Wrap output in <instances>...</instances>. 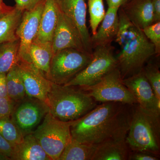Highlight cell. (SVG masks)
Here are the masks:
<instances>
[{
  "label": "cell",
  "instance_id": "11",
  "mask_svg": "<svg viewBox=\"0 0 160 160\" xmlns=\"http://www.w3.org/2000/svg\"><path fill=\"white\" fill-rule=\"evenodd\" d=\"M44 3L45 0H43L34 9L25 11L23 13L17 32L20 40L19 59L22 61L32 62L29 49L38 32Z\"/></svg>",
  "mask_w": 160,
  "mask_h": 160
},
{
  "label": "cell",
  "instance_id": "25",
  "mask_svg": "<svg viewBox=\"0 0 160 160\" xmlns=\"http://www.w3.org/2000/svg\"><path fill=\"white\" fill-rule=\"evenodd\" d=\"M0 135L13 146L19 143L23 138L10 117L0 118Z\"/></svg>",
  "mask_w": 160,
  "mask_h": 160
},
{
  "label": "cell",
  "instance_id": "12",
  "mask_svg": "<svg viewBox=\"0 0 160 160\" xmlns=\"http://www.w3.org/2000/svg\"><path fill=\"white\" fill-rule=\"evenodd\" d=\"M60 11L78 33L85 50L92 53L91 36L86 25L85 0H57Z\"/></svg>",
  "mask_w": 160,
  "mask_h": 160
},
{
  "label": "cell",
  "instance_id": "9",
  "mask_svg": "<svg viewBox=\"0 0 160 160\" xmlns=\"http://www.w3.org/2000/svg\"><path fill=\"white\" fill-rule=\"evenodd\" d=\"M48 112L46 103L26 97L17 103L10 117L24 137L32 133Z\"/></svg>",
  "mask_w": 160,
  "mask_h": 160
},
{
  "label": "cell",
  "instance_id": "3",
  "mask_svg": "<svg viewBox=\"0 0 160 160\" xmlns=\"http://www.w3.org/2000/svg\"><path fill=\"white\" fill-rule=\"evenodd\" d=\"M46 103L53 117L65 122L79 119L97 106L93 98L82 87L52 82Z\"/></svg>",
  "mask_w": 160,
  "mask_h": 160
},
{
  "label": "cell",
  "instance_id": "32",
  "mask_svg": "<svg viewBox=\"0 0 160 160\" xmlns=\"http://www.w3.org/2000/svg\"><path fill=\"white\" fill-rule=\"evenodd\" d=\"M13 146L0 135V153L11 158Z\"/></svg>",
  "mask_w": 160,
  "mask_h": 160
},
{
  "label": "cell",
  "instance_id": "13",
  "mask_svg": "<svg viewBox=\"0 0 160 160\" xmlns=\"http://www.w3.org/2000/svg\"><path fill=\"white\" fill-rule=\"evenodd\" d=\"M17 66L25 86L26 96L46 103L52 82L31 62L19 59Z\"/></svg>",
  "mask_w": 160,
  "mask_h": 160
},
{
  "label": "cell",
  "instance_id": "21",
  "mask_svg": "<svg viewBox=\"0 0 160 160\" xmlns=\"http://www.w3.org/2000/svg\"><path fill=\"white\" fill-rule=\"evenodd\" d=\"M24 12L14 7L0 19V44L19 39L17 32Z\"/></svg>",
  "mask_w": 160,
  "mask_h": 160
},
{
  "label": "cell",
  "instance_id": "26",
  "mask_svg": "<svg viewBox=\"0 0 160 160\" xmlns=\"http://www.w3.org/2000/svg\"><path fill=\"white\" fill-rule=\"evenodd\" d=\"M88 8L90 17V26L92 35L96 33L98 27L102 22L105 14L103 0H88Z\"/></svg>",
  "mask_w": 160,
  "mask_h": 160
},
{
  "label": "cell",
  "instance_id": "14",
  "mask_svg": "<svg viewBox=\"0 0 160 160\" xmlns=\"http://www.w3.org/2000/svg\"><path fill=\"white\" fill-rule=\"evenodd\" d=\"M52 43L53 54L69 48L86 52L76 29L60 10Z\"/></svg>",
  "mask_w": 160,
  "mask_h": 160
},
{
  "label": "cell",
  "instance_id": "28",
  "mask_svg": "<svg viewBox=\"0 0 160 160\" xmlns=\"http://www.w3.org/2000/svg\"><path fill=\"white\" fill-rule=\"evenodd\" d=\"M142 30L146 38L154 45L156 54L158 56L160 54V22L152 23Z\"/></svg>",
  "mask_w": 160,
  "mask_h": 160
},
{
  "label": "cell",
  "instance_id": "37",
  "mask_svg": "<svg viewBox=\"0 0 160 160\" xmlns=\"http://www.w3.org/2000/svg\"><path fill=\"white\" fill-rule=\"evenodd\" d=\"M10 160L9 158L7 157L6 156L0 153V160Z\"/></svg>",
  "mask_w": 160,
  "mask_h": 160
},
{
  "label": "cell",
  "instance_id": "19",
  "mask_svg": "<svg viewBox=\"0 0 160 160\" xmlns=\"http://www.w3.org/2000/svg\"><path fill=\"white\" fill-rule=\"evenodd\" d=\"M29 54L32 62L46 78L53 54L52 42L35 39L30 46Z\"/></svg>",
  "mask_w": 160,
  "mask_h": 160
},
{
  "label": "cell",
  "instance_id": "20",
  "mask_svg": "<svg viewBox=\"0 0 160 160\" xmlns=\"http://www.w3.org/2000/svg\"><path fill=\"white\" fill-rule=\"evenodd\" d=\"M130 151L126 139L107 142L97 146L92 160H128Z\"/></svg>",
  "mask_w": 160,
  "mask_h": 160
},
{
  "label": "cell",
  "instance_id": "36",
  "mask_svg": "<svg viewBox=\"0 0 160 160\" xmlns=\"http://www.w3.org/2000/svg\"><path fill=\"white\" fill-rule=\"evenodd\" d=\"M14 8V7L7 6L3 2V1H0V19L9 13Z\"/></svg>",
  "mask_w": 160,
  "mask_h": 160
},
{
  "label": "cell",
  "instance_id": "31",
  "mask_svg": "<svg viewBox=\"0 0 160 160\" xmlns=\"http://www.w3.org/2000/svg\"><path fill=\"white\" fill-rule=\"evenodd\" d=\"M160 158L140 151H130L128 160H159Z\"/></svg>",
  "mask_w": 160,
  "mask_h": 160
},
{
  "label": "cell",
  "instance_id": "17",
  "mask_svg": "<svg viewBox=\"0 0 160 160\" xmlns=\"http://www.w3.org/2000/svg\"><path fill=\"white\" fill-rule=\"evenodd\" d=\"M10 160H51L32 133L24 136L13 146Z\"/></svg>",
  "mask_w": 160,
  "mask_h": 160
},
{
  "label": "cell",
  "instance_id": "2",
  "mask_svg": "<svg viewBox=\"0 0 160 160\" xmlns=\"http://www.w3.org/2000/svg\"><path fill=\"white\" fill-rule=\"evenodd\" d=\"M118 17V31L114 40L120 47L116 58L123 79L141 71L156 54L154 45L142 29L128 19L121 8Z\"/></svg>",
  "mask_w": 160,
  "mask_h": 160
},
{
  "label": "cell",
  "instance_id": "30",
  "mask_svg": "<svg viewBox=\"0 0 160 160\" xmlns=\"http://www.w3.org/2000/svg\"><path fill=\"white\" fill-rule=\"evenodd\" d=\"M15 7L23 11H30L41 3L43 0H14Z\"/></svg>",
  "mask_w": 160,
  "mask_h": 160
},
{
  "label": "cell",
  "instance_id": "5",
  "mask_svg": "<svg viewBox=\"0 0 160 160\" xmlns=\"http://www.w3.org/2000/svg\"><path fill=\"white\" fill-rule=\"evenodd\" d=\"M32 132L51 160H59L72 138L70 126L72 122H65L53 117L49 112Z\"/></svg>",
  "mask_w": 160,
  "mask_h": 160
},
{
  "label": "cell",
  "instance_id": "35",
  "mask_svg": "<svg viewBox=\"0 0 160 160\" xmlns=\"http://www.w3.org/2000/svg\"><path fill=\"white\" fill-rule=\"evenodd\" d=\"M129 0H106L108 8L119 9Z\"/></svg>",
  "mask_w": 160,
  "mask_h": 160
},
{
  "label": "cell",
  "instance_id": "22",
  "mask_svg": "<svg viewBox=\"0 0 160 160\" xmlns=\"http://www.w3.org/2000/svg\"><path fill=\"white\" fill-rule=\"evenodd\" d=\"M97 146L80 142L73 139L67 145L59 160H92Z\"/></svg>",
  "mask_w": 160,
  "mask_h": 160
},
{
  "label": "cell",
  "instance_id": "29",
  "mask_svg": "<svg viewBox=\"0 0 160 160\" xmlns=\"http://www.w3.org/2000/svg\"><path fill=\"white\" fill-rule=\"evenodd\" d=\"M16 104L9 97L0 98V118L11 117Z\"/></svg>",
  "mask_w": 160,
  "mask_h": 160
},
{
  "label": "cell",
  "instance_id": "15",
  "mask_svg": "<svg viewBox=\"0 0 160 160\" xmlns=\"http://www.w3.org/2000/svg\"><path fill=\"white\" fill-rule=\"evenodd\" d=\"M120 8L128 19L140 29L154 23L152 0H129Z\"/></svg>",
  "mask_w": 160,
  "mask_h": 160
},
{
  "label": "cell",
  "instance_id": "1",
  "mask_svg": "<svg viewBox=\"0 0 160 160\" xmlns=\"http://www.w3.org/2000/svg\"><path fill=\"white\" fill-rule=\"evenodd\" d=\"M133 105L107 102L97 106L82 117L72 122V139L97 146L126 139Z\"/></svg>",
  "mask_w": 160,
  "mask_h": 160
},
{
  "label": "cell",
  "instance_id": "8",
  "mask_svg": "<svg viewBox=\"0 0 160 160\" xmlns=\"http://www.w3.org/2000/svg\"><path fill=\"white\" fill-rule=\"evenodd\" d=\"M82 88L97 102H118L131 105L137 104L133 96L123 83L118 67L110 72L96 85Z\"/></svg>",
  "mask_w": 160,
  "mask_h": 160
},
{
  "label": "cell",
  "instance_id": "34",
  "mask_svg": "<svg viewBox=\"0 0 160 160\" xmlns=\"http://www.w3.org/2000/svg\"><path fill=\"white\" fill-rule=\"evenodd\" d=\"M154 23L160 22V0H152Z\"/></svg>",
  "mask_w": 160,
  "mask_h": 160
},
{
  "label": "cell",
  "instance_id": "23",
  "mask_svg": "<svg viewBox=\"0 0 160 160\" xmlns=\"http://www.w3.org/2000/svg\"><path fill=\"white\" fill-rule=\"evenodd\" d=\"M20 40L0 44V73H7L19 60Z\"/></svg>",
  "mask_w": 160,
  "mask_h": 160
},
{
  "label": "cell",
  "instance_id": "33",
  "mask_svg": "<svg viewBox=\"0 0 160 160\" xmlns=\"http://www.w3.org/2000/svg\"><path fill=\"white\" fill-rule=\"evenodd\" d=\"M6 97H8L6 84V73H0V98Z\"/></svg>",
  "mask_w": 160,
  "mask_h": 160
},
{
  "label": "cell",
  "instance_id": "24",
  "mask_svg": "<svg viewBox=\"0 0 160 160\" xmlns=\"http://www.w3.org/2000/svg\"><path fill=\"white\" fill-rule=\"evenodd\" d=\"M6 84L8 97L12 101L18 103L27 97L17 65L6 73Z\"/></svg>",
  "mask_w": 160,
  "mask_h": 160
},
{
  "label": "cell",
  "instance_id": "10",
  "mask_svg": "<svg viewBox=\"0 0 160 160\" xmlns=\"http://www.w3.org/2000/svg\"><path fill=\"white\" fill-rule=\"evenodd\" d=\"M123 82L141 109L152 115L160 117V102L145 76L143 69L138 73L123 79Z\"/></svg>",
  "mask_w": 160,
  "mask_h": 160
},
{
  "label": "cell",
  "instance_id": "7",
  "mask_svg": "<svg viewBox=\"0 0 160 160\" xmlns=\"http://www.w3.org/2000/svg\"><path fill=\"white\" fill-rule=\"evenodd\" d=\"M117 59L111 44L92 48L90 62L66 86L89 87L98 83L104 77L118 68Z\"/></svg>",
  "mask_w": 160,
  "mask_h": 160
},
{
  "label": "cell",
  "instance_id": "38",
  "mask_svg": "<svg viewBox=\"0 0 160 160\" xmlns=\"http://www.w3.org/2000/svg\"><path fill=\"white\" fill-rule=\"evenodd\" d=\"M0 1H3V0H0Z\"/></svg>",
  "mask_w": 160,
  "mask_h": 160
},
{
  "label": "cell",
  "instance_id": "16",
  "mask_svg": "<svg viewBox=\"0 0 160 160\" xmlns=\"http://www.w3.org/2000/svg\"><path fill=\"white\" fill-rule=\"evenodd\" d=\"M119 9L108 8L96 33L91 37L92 48L96 46L111 44L119 29Z\"/></svg>",
  "mask_w": 160,
  "mask_h": 160
},
{
  "label": "cell",
  "instance_id": "18",
  "mask_svg": "<svg viewBox=\"0 0 160 160\" xmlns=\"http://www.w3.org/2000/svg\"><path fill=\"white\" fill-rule=\"evenodd\" d=\"M59 11L57 0H45L38 32L35 39L41 42H52Z\"/></svg>",
  "mask_w": 160,
  "mask_h": 160
},
{
  "label": "cell",
  "instance_id": "6",
  "mask_svg": "<svg viewBox=\"0 0 160 160\" xmlns=\"http://www.w3.org/2000/svg\"><path fill=\"white\" fill-rule=\"evenodd\" d=\"M92 54L72 48L57 52L52 58L46 78L55 84L66 85L86 68Z\"/></svg>",
  "mask_w": 160,
  "mask_h": 160
},
{
  "label": "cell",
  "instance_id": "27",
  "mask_svg": "<svg viewBox=\"0 0 160 160\" xmlns=\"http://www.w3.org/2000/svg\"><path fill=\"white\" fill-rule=\"evenodd\" d=\"M143 69L158 101L160 102V71L158 67L155 64L149 63L144 66Z\"/></svg>",
  "mask_w": 160,
  "mask_h": 160
},
{
  "label": "cell",
  "instance_id": "4",
  "mask_svg": "<svg viewBox=\"0 0 160 160\" xmlns=\"http://www.w3.org/2000/svg\"><path fill=\"white\" fill-rule=\"evenodd\" d=\"M126 142L130 151L160 158V117L149 114L135 104Z\"/></svg>",
  "mask_w": 160,
  "mask_h": 160
}]
</instances>
